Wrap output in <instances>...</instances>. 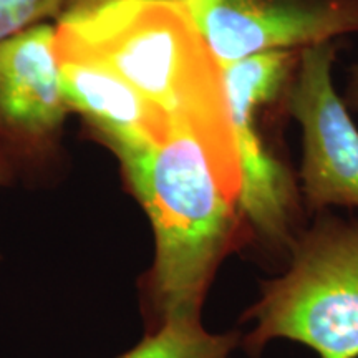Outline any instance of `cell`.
<instances>
[{
    "instance_id": "6da1fadb",
    "label": "cell",
    "mask_w": 358,
    "mask_h": 358,
    "mask_svg": "<svg viewBox=\"0 0 358 358\" xmlns=\"http://www.w3.org/2000/svg\"><path fill=\"white\" fill-rule=\"evenodd\" d=\"M55 27L57 50L118 75L239 182L224 66L182 0H69Z\"/></svg>"
},
{
    "instance_id": "7a4b0ae2",
    "label": "cell",
    "mask_w": 358,
    "mask_h": 358,
    "mask_svg": "<svg viewBox=\"0 0 358 358\" xmlns=\"http://www.w3.org/2000/svg\"><path fill=\"white\" fill-rule=\"evenodd\" d=\"M155 234L145 277L153 325L173 315H201L217 268L248 245L239 182L185 128L166 138L111 151Z\"/></svg>"
},
{
    "instance_id": "52a82bcc",
    "label": "cell",
    "mask_w": 358,
    "mask_h": 358,
    "mask_svg": "<svg viewBox=\"0 0 358 358\" xmlns=\"http://www.w3.org/2000/svg\"><path fill=\"white\" fill-rule=\"evenodd\" d=\"M70 113L55 22L0 42V141L13 153L38 158L55 145Z\"/></svg>"
},
{
    "instance_id": "ba28073f",
    "label": "cell",
    "mask_w": 358,
    "mask_h": 358,
    "mask_svg": "<svg viewBox=\"0 0 358 358\" xmlns=\"http://www.w3.org/2000/svg\"><path fill=\"white\" fill-rule=\"evenodd\" d=\"M62 85L71 113L110 151L168 136L173 123L118 75L88 58L57 50Z\"/></svg>"
},
{
    "instance_id": "7c38bea8",
    "label": "cell",
    "mask_w": 358,
    "mask_h": 358,
    "mask_svg": "<svg viewBox=\"0 0 358 358\" xmlns=\"http://www.w3.org/2000/svg\"><path fill=\"white\" fill-rule=\"evenodd\" d=\"M8 176H10V168H8V161L3 156L2 150H0V185L7 181Z\"/></svg>"
},
{
    "instance_id": "30bf717a",
    "label": "cell",
    "mask_w": 358,
    "mask_h": 358,
    "mask_svg": "<svg viewBox=\"0 0 358 358\" xmlns=\"http://www.w3.org/2000/svg\"><path fill=\"white\" fill-rule=\"evenodd\" d=\"M69 0H0V42L42 22H55Z\"/></svg>"
},
{
    "instance_id": "8fae6325",
    "label": "cell",
    "mask_w": 358,
    "mask_h": 358,
    "mask_svg": "<svg viewBox=\"0 0 358 358\" xmlns=\"http://www.w3.org/2000/svg\"><path fill=\"white\" fill-rule=\"evenodd\" d=\"M340 93H342L343 101H345L350 113L353 116H358V58L352 64L350 70H348L345 88Z\"/></svg>"
},
{
    "instance_id": "277c9868",
    "label": "cell",
    "mask_w": 358,
    "mask_h": 358,
    "mask_svg": "<svg viewBox=\"0 0 358 358\" xmlns=\"http://www.w3.org/2000/svg\"><path fill=\"white\" fill-rule=\"evenodd\" d=\"M302 52H267L224 66L248 245L284 267L308 221L297 173L277 151L268 118L285 101Z\"/></svg>"
},
{
    "instance_id": "9c48e42d",
    "label": "cell",
    "mask_w": 358,
    "mask_h": 358,
    "mask_svg": "<svg viewBox=\"0 0 358 358\" xmlns=\"http://www.w3.org/2000/svg\"><path fill=\"white\" fill-rule=\"evenodd\" d=\"M241 342L243 334L237 330L208 332L201 315H173L118 358H231Z\"/></svg>"
},
{
    "instance_id": "8992f818",
    "label": "cell",
    "mask_w": 358,
    "mask_h": 358,
    "mask_svg": "<svg viewBox=\"0 0 358 358\" xmlns=\"http://www.w3.org/2000/svg\"><path fill=\"white\" fill-rule=\"evenodd\" d=\"M222 66L358 34V0H182Z\"/></svg>"
},
{
    "instance_id": "5b68a950",
    "label": "cell",
    "mask_w": 358,
    "mask_h": 358,
    "mask_svg": "<svg viewBox=\"0 0 358 358\" xmlns=\"http://www.w3.org/2000/svg\"><path fill=\"white\" fill-rule=\"evenodd\" d=\"M337 45L302 50L285 96V111L301 128V187L308 214L358 211V127L335 87Z\"/></svg>"
},
{
    "instance_id": "3957f363",
    "label": "cell",
    "mask_w": 358,
    "mask_h": 358,
    "mask_svg": "<svg viewBox=\"0 0 358 358\" xmlns=\"http://www.w3.org/2000/svg\"><path fill=\"white\" fill-rule=\"evenodd\" d=\"M241 347L261 357L292 340L319 358H358V211L312 214L279 275L262 280Z\"/></svg>"
}]
</instances>
